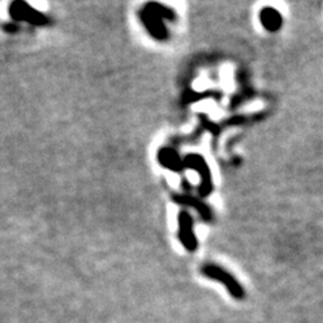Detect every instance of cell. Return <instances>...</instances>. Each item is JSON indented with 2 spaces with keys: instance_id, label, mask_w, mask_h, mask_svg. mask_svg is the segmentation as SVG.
Here are the masks:
<instances>
[{
  "instance_id": "obj_1",
  "label": "cell",
  "mask_w": 323,
  "mask_h": 323,
  "mask_svg": "<svg viewBox=\"0 0 323 323\" xmlns=\"http://www.w3.org/2000/svg\"><path fill=\"white\" fill-rule=\"evenodd\" d=\"M141 20L148 31L158 39L167 38V30L163 26V19H174L175 14L168 8L158 3L147 4V7L141 11Z\"/></svg>"
},
{
  "instance_id": "obj_2",
  "label": "cell",
  "mask_w": 323,
  "mask_h": 323,
  "mask_svg": "<svg viewBox=\"0 0 323 323\" xmlns=\"http://www.w3.org/2000/svg\"><path fill=\"white\" fill-rule=\"evenodd\" d=\"M8 14L11 16L12 22H26L33 26L46 27L50 26L53 20L46 14H42L38 10L33 8L24 2H14L8 7Z\"/></svg>"
},
{
  "instance_id": "obj_3",
  "label": "cell",
  "mask_w": 323,
  "mask_h": 323,
  "mask_svg": "<svg viewBox=\"0 0 323 323\" xmlns=\"http://www.w3.org/2000/svg\"><path fill=\"white\" fill-rule=\"evenodd\" d=\"M202 274H204L205 276H208V278L213 279V280H217V282H219L221 284H223L234 299L241 301V299L245 297V291H244L241 284H240L229 272H227L221 267L209 264V265L202 268Z\"/></svg>"
},
{
  "instance_id": "obj_4",
  "label": "cell",
  "mask_w": 323,
  "mask_h": 323,
  "mask_svg": "<svg viewBox=\"0 0 323 323\" xmlns=\"http://www.w3.org/2000/svg\"><path fill=\"white\" fill-rule=\"evenodd\" d=\"M182 168H194L200 172L201 178H202V185H201L200 189L202 197H208L209 194L212 193V175H210V170H209L208 164L202 156L187 155L185 160H182Z\"/></svg>"
},
{
  "instance_id": "obj_5",
  "label": "cell",
  "mask_w": 323,
  "mask_h": 323,
  "mask_svg": "<svg viewBox=\"0 0 323 323\" xmlns=\"http://www.w3.org/2000/svg\"><path fill=\"white\" fill-rule=\"evenodd\" d=\"M179 238L187 251L194 252L197 249V238L193 232V219L186 212L179 214Z\"/></svg>"
},
{
  "instance_id": "obj_6",
  "label": "cell",
  "mask_w": 323,
  "mask_h": 323,
  "mask_svg": "<svg viewBox=\"0 0 323 323\" xmlns=\"http://www.w3.org/2000/svg\"><path fill=\"white\" fill-rule=\"evenodd\" d=\"M261 24L268 31H278L282 27V15L276 11L275 8H263L260 12Z\"/></svg>"
},
{
  "instance_id": "obj_7",
  "label": "cell",
  "mask_w": 323,
  "mask_h": 323,
  "mask_svg": "<svg viewBox=\"0 0 323 323\" xmlns=\"http://www.w3.org/2000/svg\"><path fill=\"white\" fill-rule=\"evenodd\" d=\"M174 201H177L178 204L189 205V206H191V208H195L202 218H205V219L212 218V212H210V209H209L206 205L202 204L201 201L195 200V198L190 197V195H175Z\"/></svg>"
},
{
  "instance_id": "obj_8",
  "label": "cell",
  "mask_w": 323,
  "mask_h": 323,
  "mask_svg": "<svg viewBox=\"0 0 323 323\" xmlns=\"http://www.w3.org/2000/svg\"><path fill=\"white\" fill-rule=\"evenodd\" d=\"M159 160L160 163L166 166L168 168H172L175 171H181L182 170V160L179 159L178 155L174 153V151H171V150H163V151H160L159 154Z\"/></svg>"
},
{
  "instance_id": "obj_9",
  "label": "cell",
  "mask_w": 323,
  "mask_h": 323,
  "mask_svg": "<svg viewBox=\"0 0 323 323\" xmlns=\"http://www.w3.org/2000/svg\"><path fill=\"white\" fill-rule=\"evenodd\" d=\"M3 30L8 34H15L19 30V24L15 22H7L6 24H3Z\"/></svg>"
}]
</instances>
